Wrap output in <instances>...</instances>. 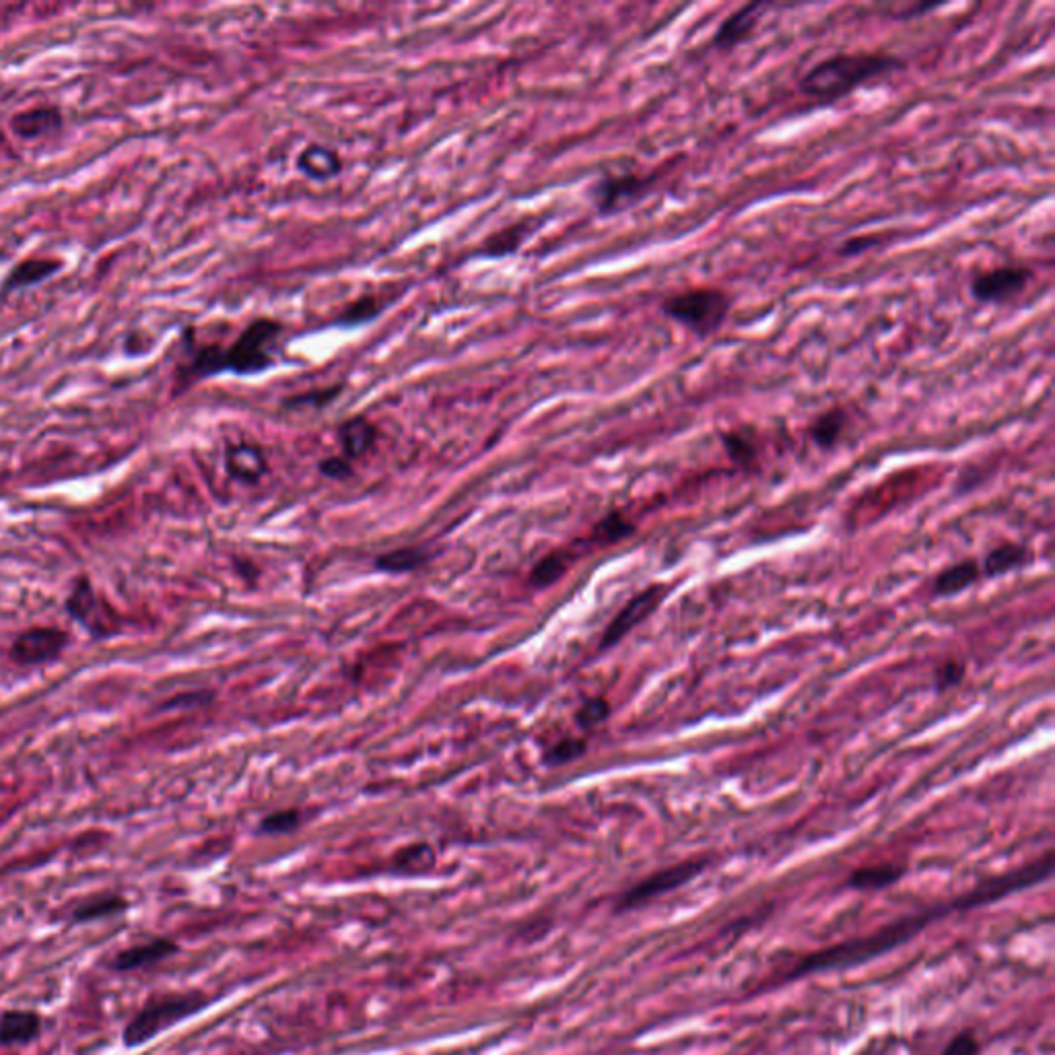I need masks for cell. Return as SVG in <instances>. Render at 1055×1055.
Returning a JSON list of instances; mask_svg holds the SVG:
<instances>
[{"label": "cell", "mask_w": 1055, "mask_h": 1055, "mask_svg": "<svg viewBox=\"0 0 1055 1055\" xmlns=\"http://www.w3.org/2000/svg\"><path fill=\"white\" fill-rule=\"evenodd\" d=\"M1051 872H1053V852H1047L1045 856L1035 858L1033 862L1025 866H1018L1008 872L983 878L981 882L975 884L973 889H969L963 895L922 907L917 913L901 915L897 917V920L889 922L887 926H882L866 936L808 952V955H804L796 965H792L784 973L781 983L796 981V979L816 975V973H825V971H837V969L843 971V969L860 967L872 959L887 955L889 950H895L901 944L913 940L917 934H922L936 920H944V917L952 913L992 905L1014 893L1027 891L1035 887V884L1049 880Z\"/></svg>", "instance_id": "1"}, {"label": "cell", "mask_w": 1055, "mask_h": 1055, "mask_svg": "<svg viewBox=\"0 0 1055 1055\" xmlns=\"http://www.w3.org/2000/svg\"><path fill=\"white\" fill-rule=\"evenodd\" d=\"M905 68L907 62L903 58L887 52H837L808 68L798 81V89L808 99L831 106L860 87L903 73Z\"/></svg>", "instance_id": "2"}, {"label": "cell", "mask_w": 1055, "mask_h": 1055, "mask_svg": "<svg viewBox=\"0 0 1055 1055\" xmlns=\"http://www.w3.org/2000/svg\"><path fill=\"white\" fill-rule=\"evenodd\" d=\"M734 303L736 297L730 291L713 285H699L668 295L660 303V312L695 338L707 340L724 328L734 310Z\"/></svg>", "instance_id": "3"}, {"label": "cell", "mask_w": 1055, "mask_h": 1055, "mask_svg": "<svg viewBox=\"0 0 1055 1055\" xmlns=\"http://www.w3.org/2000/svg\"><path fill=\"white\" fill-rule=\"evenodd\" d=\"M285 326L272 318L252 320L229 349H221V373L256 376L277 365Z\"/></svg>", "instance_id": "4"}, {"label": "cell", "mask_w": 1055, "mask_h": 1055, "mask_svg": "<svg viewBox=\"0 0 1055 1055\" xmlns=\"http://www.w3.org/2000/svg\"><path fill=\"white\" fill-rule=\"evenodd\" d=\"M209 1002L211 1000L202 992H167L153 996L124 1027L122 1043L126 1047H141L153 1041L159 1033L204 1010Z\"/></svg>", "instance_id": "5"}, {"label": "cell", "mask_w": 1055, "mask_h": 1055, "mask_svg": "<svg viewBox=\"0 0 1055 1055\" xmlns=\"http://www.w3.org/2000/svg\"><path fill=\"white\" fill-rule=\"evenodd\" d=\"M662 172L654 169V172H621V174H606L598 178L590 188V198L594 202V209L600 217H617L639 202L648 198L660 184Z\"/></svg>", "instance_id": "6"}, {"label": "cell", "mask_w": 1055, "mask_h": 1055, "mask_svg": "<svg viewBox=\"0 0 1055 1055\" xmlns=\"http://www.w3.org/2000/svg\"><path fill=\"white\" fill-rule=\"evenodd\" d=\"M1035 281V270L1025 264H1002L994 268H985L975 272L969 293L971 299L981 305H994V308H1006L1016 299L1023 297Z\"/></svg>", "instance_id": "7"}, {"label": "cell", "mask_w": 1055, "mask_h": 1055, "mask_svg": "<svg viewBox=\"0 0 1055 1055\" xmlns=\"http://www.w3.org/2000/svg\"><path fill=\"white\" fill-rule=\"evenodd\" d=\"M707 864H709L707 860H687V862H680V864H674V866H668V868H662L650 874L648 878H643L637 884H633L631 889H627L615 901V911L627 913V911L639 909L645 903H650L666 893H672L680 887H685V884H689L699 874H703Z\"/></svg>", "instance_id": "8"}, {"label": "cell", "mask_w": 1055, "mask_h": 1055, "mask_svg": "<svg viewBox=\"0 0 1055 1055\" xmlns=\"http://www.w3.org/2000/svg\"><path fill=\"white\" fill-rule=\"evenodd\" d=\"M670 594V586L668 584H652L650 588H645L643 592H639L637 596H633L623 608L619 615L612 619V623L606 627L604 635H602V641H600V650H610L615 648V645L619 641H623L637 625H641L645 619H648L652 612H656V608L662 604V600Z\"/></svg>", "instance_id": "9"}, {"label": "cell", "mask_w": 1055, "mask_h": 1055, "mask_svg": "<svg viewBox=\"0 0 1055 1055\" xmlns=\"http://www.w3.org/2000/svg\"><path fill=\"white\" fill-rule=\"evenodd\" d=\"M68 643V633L56 627L23 631L11 645V660L19 666H38L56 660Z\"/></svg>", "instance_id": "10"}, {"label": "cell", "mask_w": 1055, "mask_h": 1055, "mask_svg": "<svg viewBox=\"0 0 1055 1055\" xmlns=\"http://www.w3.org/2000/svg\"><path fill=\"white\" fill-rule=\"evenodd\" d=\"M773 9H777V5L773 3H748L738 7L728 17H724L718 29L713 31L711 48L720 52H732L734 48L753 40L763 15Z\"/></svg>", "instance_id": "11"}, {"label": "cell", "mask_w": 1055, "mask_h": 1055, "mask_svg": "<svg viewBox=\"0 0 1055 1055\" xmlns=\"http://www.w3.org/2000/svg\"><path fill=\"white\" fill-rule=\"evenodd\" d=\"M178 952V944L169 938H155L143 944H134L124 950H120L114 959V969L120 973L134 971L151 967L155 963H161L169 957H174Z\"/></svg>", "instance_id": "12"}, {"label": "cell", "mask_w": 1055, "mask_h": 1055, "mask_svg": "<svg viewBox=\"0 0 1055 1055\" xmlns=\"http://www.w3.org/2000/svg\"><path fill=\"white\" fill-rule=\"evenodd\" d=\"M44 1020L33 1010H7L0 1016V1045H29L42 1035Z\"/></svg>", "instance_id": "13"}, {"label": "cell", "mask_w": 1055, "mask_h": 1055, "mask_svg": "<svg viewBox=\"0 0 1055 1055\" xmlns=\"http://www.w3.org/2000/svg\"><path fill=\"white\" fill-rule=\"evenodd\" d=\"M907 872H909V868L905 864H895V862L862 866V868H858V870H854L852 874H849L847 887L854 889V891H860V893L882 891V889L895 887L897 882H901L905 878Z\"/></svg>", "instance_id": "14"}, {"label": "cell", "mask_w": 1055, "mask_h": 1055, "mask_svg": "<svg viewBox=\"0 0 1055 1055\" xmlns=\"http://www.w3.org/2000/svg\"><path fill=\"white\" fill-rule=\"evenodd\" d=\"M66 610L71 612V617L75 621L85 625L95 637H99L101 633H108V625L104 619H101V610L97 606L95 592L85 577H81V580L75 584L71 596H68Z\"/></svg>", "instance_id": "15"}, {"label": "cell", "mask_w": 1055, "mask_h": 1055, "mask_svg": "<svg viewBox=\"0 0 1055 1055\" xmlns=\"http://www.w3.org/2000/svg\"><path fill=\"white\" fill-rule=\"evenodd\" d=\"M225 466L233 479L242 483H258L266 474V456L254 444H235L227 448Z\"/></svg>", "instance_id": "16"}, {"label": "cell", "mask_w": 1055, "mask_h": 1055, "mask_svg": "<svg viewBox=\"0 0 1055 1055\" xmlns=\"http://www.w3.org/2000/svg\"><path fill=\"white\" fill-rule=\"evenodd\" d=\"M720 441H722L724 452L734 464L742 468L757 464L759 454H761V439L755 427L740 425V427L722 431Z\"/></svg>", "instance_id": "17"}, {"label": "cell", "mask_w": 1055, "mask_h": 1055, "mask_svg": "<svg viewBox=\"0 0 1055 1055\" xmlns=\"http://www.w3.org/2000/svg\"><path fill=\"white\" fill-rule=\"evenodd\" d=\"M1031 561H1033V551L1025 547V544L1004 542L1000 544V547L992 549L979 567H981V575L990 577V580H996V577H1002L1006 573L1027 567Z\"/></svg>", "instance_id": "18"}, {"label": "cell", "mask_w": 1055, "mask_h": 1055, "mask_svg": "<svg viewBox=\"0 0 1055 1055\" xmlns=\"http://www.w3.org/2000/svg\"><path fill=\"white\" fill-rule=\"evenodd\" d=\"M62 126V114L56 108H33L19 112L11 120V130L19 139H42Z\"/></svg>", "instance_id": "19"}, {"label": "cell", "mask_w": 1055, "mask_h": 1055, "mask_svg": "<svg viewBox=\"0 0 1055 1055\" xmlns=\"http://www.w3.org/2000/svg\"><path fill=\"white\" fill-rule=\"evenodd\" d=\"M849 415L843 406H831L808 427V437L819 450H833L847 431Z\"/></svg>", "instance_id": "20"}, {"label": "cell", "mask_w": 1055, "mask_h": 1055, "mask_svg": "<svg viewBox=\"0 0 1055 1055\" xmlns=\"http://www.w3.org/2000/svg\"><path fill=\"white\" fill-rule=\"evenodd\" d=\"M979 577H981L979 563L973 559H965V561H959L955 565L946 567L944 571H940L932 582V592L934 596H942V598L957 596L969 590L973 584H977Z\"/></svg>", "instance_id": "21"}, {"label": "cell", "mask_w": 1055, "mask_h": 1055, "mask_svg": "<svg viewBox=\"0 0 1055 1055\" xmlns=\"http://www.w3.org/2000/svg\"><path fill=\"white\" fill-rule=\"evenodd\" d=\"M340 167H343V165H340L338 153L332 151L326 145L312 143V145H308L297 155V169H299V172L303 176L312 178V180H318V182L334 178L340 172Z\"/></svg>", "instance_id": "22"}, {"label": "cell", "mask_w": 1055, "mask_h": 1055, "mask_svg": "<svg viewBox=\"0 0 1055 1055\" xmlns=\"http://www.w3.org/2000/svg\"><path fill=\"white\" fill-rule=\"evenodd\" d=\"M534 223H536L534 219H524V221H518L514 225H507L499 229L485 242L481 254L487 258H505V256L516 254L524 246L528 237L534 233L536 229Z\"/></svg>", "instance_id": "23"}, {"label": "cell", "mask_w": 1055, "mask_h": 1055, "mask_svg": "<svg viewBox=\"0 0 1055 1055\" xmlns=\"http://www.w3.org/2000/svg\"><path fill=\"white\" fill-rule=\"evenodd\" d=\"M128 911V901L118 893H101L83 899L71 913L73 924H89L97 920H106Z\"/></svg>", "instance_id": "24"}, {"label": "cell", "mask_w": 1055, "mask_h": 1055, "mask_svg": "<svg viewBox=\"0 0 1055 1055\" xmlns=\"http://www.w3.org/2000/svg\"><path fill=\"white\" fill-rule=\"evenodd\" d=\"M60 268H62L60 260H50V258L23 260L21 264H17L7 275L5 291L25 289V287L36 285V283H42L44 279L56 275Z\"/></svg>", "instance_id": "25"}, {"label": "cell", "mask_w": 1055, "mask_h": 1055, "mask_svg": "<svg viewBox=\"0 0 1055 1055\" xmlns=\"http://www.w3.org/2000/svg\"><path fill=\"white\" fill-rule=\"evenodd\" d=\"M338 441L340 448L349 458H361L369 452V448L376 441V427H373L365 417H353L347 419L343 425L338 427Z\"/></svg>", "instance_id": "26"}, {"label": "cell", "mask_w": 1055, "mask_h": 1055, "mask_svg": "<svg viewBox=\"0 0 1055 1055\" xmlns=\"http://www.w3.org/2000/svg\"><path fill=\"white\" fill-rule=\"evenodd\" d=\"M386 301L380 299V297H373V295H365L353 303H349L347 308L340 312V316L336 318V326L340 328H355V326H363L371 320H376L384 310H386Z\"/></svg>", "instance_id": "27"}, {"label": "cell", "mask_w": 1055, "mask_h": 1055, "mask_svg": "<svg viewBox=\"0 0 1055 1055\" xmlns=\"http://www.w3.org/2000/svg\"><path fill=\"white\" fill-rule=\"evenodd\" d=\"M567 565H569V561L561 553H553L549 557H544L534 567V571L530 575V584L536 586V588H547V586L555 584L557 580H561V577L565 575Z\"/></svg>", "instance_id": "28"}, {"label": "cell", "mask_w": 1055, "mask_h": 1055, "mask_svg": "<svg viewBox=\"0 0 1055 1055\" xmlns=\"http://www.w3.org/2000/svg\"><path fill=\"white\" fill-rule=\"evenodd\" d=\"M435 862V854L433 849L427 845V843H419V845H411L402 849V852L396 856V868L400 872H425L433 866Z\"/></svg>", "instance_id": "29"}, {"label": "cell", "mask_w": 1055, "mask_h": 1055, "mask_svg": "<svg viewBox=\"0 0 1055 1055\" xmlns=\"http://www.w3.org/2000/svg\"><path fill=\"white\" fill-rule=\"evenodd\" d=\"M633 532H635V524H631L623 514L615 512V514H608L594 528V540H598L602 544H608V542H617V540L629 538Z\"/></svg>", "instance_id": "30"}, {"label": "cell", "mask_w": 1055, "mask_h": 1055, "mask_svg": "<svg viewBox=\"0 0 1055 1055\" xmlns=\"http://www.w3.org/2000/svg\"><path fill=\"white\" fill-rule=\"evenodd\" d=\"M425 561H427V557L421 551L402 549V551H394V553H388V555L380 557L376 561V565L380 569H384V571H390V573H404V571H415Z\"/></svg>", "instance_id": "31"}, {"label": "cell", "mask_w": 1055, "mask_h": 1055, "mask_svg": "<svg viewBox=\"0 0 1055 1055\" xmlns=\"http://www.w3.org/2000/svg\"><path fill=\"white\" fill-rule=\"evenodd\" d=\"M586 748H588L586 740H582V738H567V740H561L559 744H555L551 751L547 753V757H544V761H547L553 767H559V765H565V763H571L575 759L584 757Z\"/></svg>", "instance_id": "32"}, {"label": "cell", "mask_w": 1055, "mask_h": 1055, "mask_svg": "<svg viewBox=\"0 0 1055 1055\" xmlns=\"http://www.w3.org/2000/svg\"><path fill=\"white\" fill-rule=\"evenodd\" d=\"M610 716V705L606 699L602 697H596V699H590L586 701L580 711L575 713V720L577 724H580L582 728L590 730V728H596L600 726L602 722H606V718Z\"/></svg>", "instance_id": "33"}, {"label": "cell", "mask_w": 1055, "mask_h": 1055, "mask_svg": "<svg viewBox=\"0 0 1055 1055\" xmlns=\"http://www.w3.org/2000/svg\"><path fill=\"white\" fill-rule=\"evenodd\" d=\"M967 674V668L963 662L959 660H946L934 674V685H936V691L938 693H944L948 689H955L963 683V678Z\"/></svg>", "instance_id": "34"}, {"label": "cell", "mask_w": 1055, "mask_h": 1055, "mask_svg": "<svg viewBox=\"0 0 1055 1055\" xmlns=\"http://www.w3.org/2000/svg\"><path fill=\"white\" fill-rule=\"evenodd\" d=\"M979 1053H981V1043L975 1031L971 1029L957 1033L940 1051V1055H979Z\"/></svg>", "instance_id": "35"}, {"label": "cell", "mask_w": 1055, "mask_h": 1055, "mask_svg": "<svg viewBox=\"0 0 1055 1055\" xmlns=\"http://www.w3.org/2000/svg\"><path fill=\"white\" fill-rule=\"evenodd\" d=\"M343 392V386H330V388H318V390H310L305 394H297L289 400H285L287 406H324L328 402H332L334 398H338V394Z\"/></svg>", "instance_id": "36"}, {"label": "cell", "mask_w": 1055, "mask_h": 1055, "mask_svg": "<svg viewBox=\"0 0 1055 1055\" xmlns=\"http://www.w3.org/2000/svg\"><path fill=\"white\" fill-rule=\"evenodd\" d=\"M297 827H299V814L295 810H283V812L270 814V816H266V819L260 825V829L264 833H275V835L291 833Z\"/></svg>", "instance_id": "37"}, {"label": "cell", "mask_w": 1055, "mask_h": 1055, "mask_svg": "<svg viewBox=\"0 0 1055 1055\" xmlns=\"http://www.w3.org/2000/svg\"><path fill=\"white\" fill-rule=\"evenodd\" d=\"M938 5H924V3H909V5H889L882 7V15L893 21H911L917 17H924L932 11H936Z\"/></svg>", "instance_id": "38"}, {"label": "cell", "mask_w": 1055, "mask_h": 1055, "mask_svg": "<svg viewBox=\"0 0 1055 1055\" xmlns=\"http://www.w3.org/2000/svg\"><path fill=\"white\" fill-rule=\"evenodd\" d=\"M878 244V237L874 235H858V237H849L847 242H843L839 246V256H845V258H856L868 250H872L874 246Z\"/></svg>", "instance_id": "39"}, {"label": "cell", "mask_w": 1055, "mask_h": 1055, "mask_svg": "<svg viewBox=\"0 0 1055 1055\" xmlns=\"http://www.w3.org/2000/svg\"><path fill=\"white\" fill-rule=\"evenodd\" d=\"M320 472L330 476V479H349V476L353 474V468L351 464L345 460V458H328L324 462H320Z\"/></svg>", "instance_id": "40"}]
</instances>
